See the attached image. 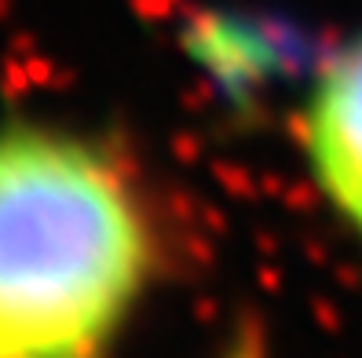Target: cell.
Segmentation results:
<instances>
[{
	"mask_svg": "<svg viewBox=\"0 0 362 358\" xmlns=\"http://www.w3.org/2000/svg\"><path fill=\"white\" fill-rule=\"evenodd\" d=\"M161 260L154 198L117 143L0 121V358H110Z\"/></svg>",
	"mask_w": 362,
	"mask_h": 358,
	"instance_id": "6da1fadb",
	"label": "cell"
},
{
	"mask_svg": "<svg viewBox=\"0 0 362 358\" xmlns=\"http://www.w3.org/2000/svg\"><path fill=\"white\" fill-rule=\"evenodd\" d=\"M296 136L318 194L362 241V33L315 73Z\"/></svg>",
	"mask_w": 362,
	"mask_h": 358,
	"instance_id": "7a4b0ae2",
	"label": "cell"
},
{
	"mask_svg": "<svg viewBox=\"0 0 362 358\" xmlns=\"http://www.w3.org/2000/svg\"><path fill=\"white\" fill-rule=\"evenodd\" d=\"M216 358H267V351H264V336L252 329V326H242V329L220 347Z\"/></svg>",
	"mask_w": 362,
	"mask_h": 358,
	"instance_id": "3957f363",
	"label": "cell"
}]
</instances>
